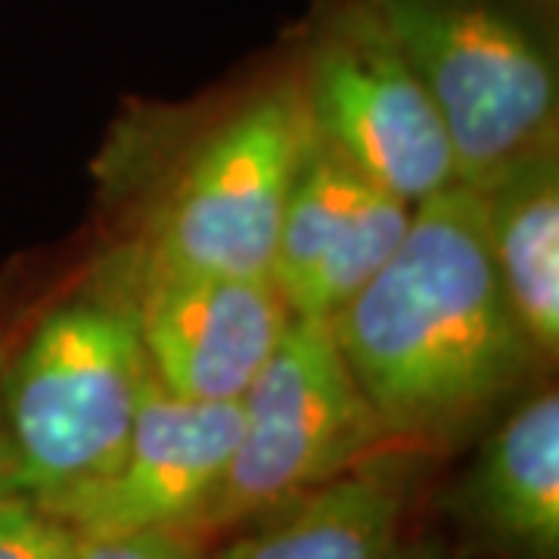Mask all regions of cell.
Returning <instances> with one entry per match:
<instances>
[{"label": "cell", "mask_w": 559, "mask_h": 559, "mask_svg": "<svg viewBox=\"0 0 559 559\" xmlns=\"http://www.w3.org/2000/svg\"><path fill=\"white\" fill-rule=\"evenodd\" d=\"M330 330L399 441L454 436L535 360L500 289L479 193L463 183L414 205L399 249Z\"/></svg>", "instance_id": "obj_1"}, {"label": "cell", "mask_w": 559, "mask_h": 559, "mask_svg": "<svg viewBox=\"0 0 559 559\" xmlns=\"http://www.w3.org/2000/svg\"><path fill=\"white\" fill-rule=\"evenodd\" d=\"M311 121L299 79L252 94L183 162L143 255L153 277H271Z\"/></svg>", "instance_id": "obj_4"}, {"label": "cell", "mask_w": 559, "mask_h": 559, "mask_svg": "<svg viewBox=\"0 0 559 559\" xmlns=\"http://www.w3.org/2000/svg\"><path fill=\"white\" fill-rule=\"evenodd\" d=\"M411 215V202L364 178L311 134L271 267L293 318H336L399 249Z\"/></svg>", "instance_id": "obj_9"}, {"label": "cell", "mask_w": 559, "mask_h": 559, "mask_svg": "<svg viewBox=\"0 0 559 559\" xmlns=\"http://www.w3.org/2000/svg\"><path fill=\"white\" fill-rule=\"evenodd\" d=\"M389 439L330 323L293 318L240 399V439L193 528L255 522Z\"/></svg>", "instance_id": "obj_5"}, {"label": "cell", "mask_w": 559, "mask_h": 559, "mask_svg": "<svg viewBox=\"0 0 559 559\" xmlns=\"http://www.w3.org/2000/svg\"><path fill=\"white\" fill-rule=\"evenodd\" d=\"M153 380L131 305L72 299L0 358V488L44 510L119 460Z\"/></svg>", "instance_id": "obj_2"}, {"label": "cell", "mask_w": 559, "mask_h": 559, "mask_svg": "<svg viewBox=\"0 0 559 559\" xmlns=\"http://www.w3.org/2000/svg\"><path fill=\"white\" fill-rule=\"evenodd\" d=\"M81 535L25 495L0 488V559H79Z\"/></svg>", "instance_id": "obj_13"}, {"label": "cell", "mask_w": 559, "mask_h": 559, "mask_svg": "<svg viewBox=\"0 0 559 559\" xmlns=\"http://www.w3.org/2000/svg\"><path fill=\"white\" fill-rule=\"evenodd\" d=\"M401 516L404 473L373 454L259 516L221 559H392Z\"/></svg>", "instance_id": "obj_12"}, {"label": "cell", "mask_w": 559, "mask_h": 559, "mask_svg": "<svg viewBox=\"0 0 559 559\" xmlns=\"http://www.w3.org/2000/svg\"><path fill=\"white\" fill-rule=\"evenodd\" d=\"M469 510L516 559L559 557V395L538 389L481 441Z\"/></svg>", "instance_id": "obj_11"}, {"label": "cell", "mask_w": 559, "mask_h": 559, "mask_svg": "<svg viewBox=\"0 0 559 559\" xmlns=\"http://www.w3.org/2000/svg\"><path fill=\"white\" fill-rule=\"evenodd\" d=\"M0 358H3V352H0Z\"/></svg>", "instance_id": "obj_16"}, {"label": "cell", "mask_w": 559, "mask_h": 559, "mask_svg": "<svg viewBox=\"0 0 559 559\" xmlns=\"http://www.w3.org/2000/svg\"><path fill=\"white\" fill-rule=\"evenodd\" d=\"M299 84L314 140L364 178L411 205L457 183L439 112L367 0H318Z\"/></svg>", "instance_id": "obj_6"}, {"label": "cell", "mask_w": 559, "mask_h": 559, "mask_svg": "<svg viewBox=\"0 0 559 559\" xmlns=\"http://www.w3.org/2000/svg\"><path fill=\"white\" fill-rule=\"evenodd\" d=\"M131 308L156 382L200 404L240 401L293 320L271 277L140 280Z\"/></svg>", "instance_id": "obj_8"}, {"label": "cell", "mask_w": 559, "mask_h": 559, "mask_svg": "<svg viewBox=\"0 0 559 559\" xmlns=\"http://www.w3.org/2000/svg\"><path fill=\"white\" fill-rule=\"evenodd\" d=\"M500 289L535 358L559 352V150L513 162L476 187Z\"/></svg>", "instance_id": "obj_10"}, {"label": "cell", "mask_w": 559, "mask_h": 559, "mask_svg": "<svg viewBox=\"0 0 559 559\" xmlns=\"http://www.w3.org/2000/svg\"><path fill=\"white\" fill-rule=\"evenodd\" d=\"M79 559H200L183 532H128L81 538Z\"/></svg>", "instance_id": "obj_14"}, {"label": "cell", "mask_w": 559, "mask_h": 559, "mask_svg": "<svg viewBox=\"0 0 559 559\" xmlns=\"http://www.w3.org/2000/svg\"><path fill=\"white\" fill-rule=\"evenodd\" d=\"M399 40L454 150L481 187L557 143V0H367Z\"/></svg>", "instance_id": "obj_3"}, {"label": "cell", "mask_w": 559, "mask_h": 559, "mask_svg": "<svg viewBox=\"0 0 559 559\" xmlns=\"http://www.w3.org/2000/svg\"><path fill=\"white\" fill-rule=\"evenodd\" d=\"M237 439L240 401L178 399L153 377L116 466L47 510L81 538L190 532L215 495Z\"/></svg>", "instance_id": "obj_7"}, {"label": "cell", "mask_w": 559, "mask_h": 559, "mask_svg": "<svg viewBox=\"0 0 559 559\" xmlns=\"http://www.w3.org/2000/svg\"><path fill=\"white\" fill-rule=\"evenodd\" d=\"M392 559H451V557H448V554H441V550H436V547H414V550H404V554L395 550V557Z\"/></svg>", "instance_id": "obj_15"}]
</instances>
